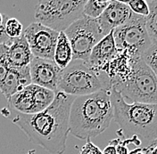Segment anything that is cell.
Segmentation results:
<instances>
[{
	"instance_id": "6da1fadb",
	"label": "cell",
	"mask_w": 157,
	"mask_h": 154,
	"mask_svg": "<svg viewBox=\"0 0 157 154\" xmlns=\"http://www.w3.org/2000/svg\"><path fill=\"white\" fill-rule=\"evenodd\" d=\"M74 98L57 92L53 103L37 114L28 115L13 111L12 122L27 135L30 143L50 153L63 154L70 134V111Z\"/></svg>"
},
{
	"instance_id": "7a4b0ae2",
	"label": "cell",
	"mask_w": 157,
	"mask_h": 154,
	"mask_svg": "<svg viewBox=\"0 0 157 154\" xmlns=\"http://www.w3.org/2000/svg\"><path fill=\"white\" fill-rule=\"evenodd\" d=\"M113 118L120 129L119 135L129 144L148 147L157 139V104L127 103L113 88H111Z\"/></svg>"
},
{
	"instance_id": "3957f363",
	"label": "cell",
	"mask_w": 157,
	"mask_h": 154,
	"mask_svg": "<svg viewBox=\"0 0 157 154\" xmlns=\"http://www.w3.org/2000/svg\"><path fill=\"white\" fill-rule=\"evenodd\" d=\"M113 119L110 91L75 97L70 111V134L80 140L97 137L107 129Z\"/></svg>"
},
{
	"instance_id": "277c9868",
	"label": "cell",
	"mask_w": 157,
	"mask_h": 154,
	"mask_svg": "<svg viewBox=\"0 0 157 154\" xmlns=\"http://www.w3.org/2000/svg\"><path fill=\"white\" fill-rule=\"evenodd\" d=\"M111 88V82L105 73H97L85 61L72 60L67 67L61 70L57 92L77 97L102 90L110 91Z\"/></svg>"
},
{
	"instance_id": "5b68a950",
	"label": "cell",
	"mask_w": 157,
	"mask_h": 154,
	"mask_svg": "<svg viewBox=\"0 0 157 154\" xmlns=\"http://www.w3.org/2000/svg\"><path fill=\"white\" fill-rule=\"evenodd\" d=\"M112 88L128 103L157 104V77L142 57L133 58L130 75Z\"/></svg>"
},
{
	"instance_id": "8992f818",
	"label": "cell",
	"mask_w": 157,
	"mask_h": 154,
	"mask_svg": "<svg viewBox=\"0 0 157 154\" xmlns=\"http://www.w3.org/2000/svg\"><path fill=\"white\" fill-rule=\"evenodd\" d=\"M86 0H42L35 6L36 22L57 32L65 31L83 17Z\"/></svg>"
},
{
	"instance_id": "52a82bcc",
	"label": "cell",
	"mask_w": 157,
	"mask_h": 154,
	"mask_svg": "<svg viewBox=\"0 0 157 154\" xmlns=\"http://www.w3.org/2000/svg\"><path fill=\"white\" fill-rule=\"evenodd\" d=\"M113 38L118 50L126 51L132 58L142 57L152 45L146 17L133 13L124 25L113 30Z\"/></svg>"
},
{
	"instance_id": "ba28073f",
	"label": "cell",
	"mask_w": 157,
	"mask_h": 154,
	"mask_svg": "<svg viewBox=\"0 0 157 154\" xmlns=\"http://www.w3.org/2000/svg\"><path fill=\"white\" fill-rule=\"evenodd\" d=\"M71 43L73 60L88 62L92 49L105 36L97 19L83 16L64 31Z\"/></svg>"
},
{
	"instance_id": "9c48e42d",
	"label": "cell",
	"mask_w": 157,
	"mask_h": 154,
	"mask_svg": "<svg viewBox=\"0 0 157 154\" xmlns=\"http://www.w3.org/2000/svg\"><path fill=\"white\" fill-rule=\"evenodd\" d=\"M59 33L60 32L34 21L24 30L23 35L28 41L34 57L54 60Z\"/></svg>"
},
{
	"instance_id": "30bf717a",
	"label": "cell",
	"mask_w": 157,
	"mask_h": 154,
	"mask_svg": "<svg viewBox=\"0 0 157 154\" xmlns=\"http://www.w3.org/2000/svg\"><path fill=\"white\" fill-rule=\"evenodd\" d=\"M61 69L54 60L33 57L29 62L31 83L39 87L57 92Z\"/></svg>"
},
{
	"instance_id": "8fae6325",
	"label": "cell",
	"mask_w": 157,
	"mask_h": 154,
	"mask_svg": "<svg viewBox=\"0 0 157 154\" xmlns=\"http://www.w3.org/2000/svg\"><path fill=\"white\" fill-rule=\"evenodd\" d=\"M131 14L132 12L123 1H111L107 8L97 20L104 35L107 36L113 30L124 25Z\"/></svg>"
},
{
	"instance_id": "7c38bea8",
	"label": "cell",
	"mask_w": 157,
	"mask_h": 154,
	"mask_svg": "<svg viewBox=\"0 0 157 154\" xmlns=\"http://www.w3.org/2000/svg\"><path fill=\"white\" fill-rule=\"evenodd\" d=\"M118 49L113 38V30L102 39L92 49L88 64L97 73H100L108 62L117 54Z\"/></svg>"
},
{
	"instance_id": "4fadbf2b",
	"label": "cell",
	"mask_w": 157,
	"mask_h": 154,
	"mask_svg": "<svg viewBox=\"0 0 157 154\" xmlns=\"http://www.w3.org/2000/svg\"><path fill=\"white\" fill-rule=\"evenodd\" d=\"M133 58L126 51L118 50L114 55L101 72L105 73L112 87L124 82L131 73Z\"/></svg>"
},
{
	"instance_id": "5bb4252c",
	"label": "cell",
	"mask_w": 157,
	"mask_h": 154,
	"mask_svg": "<svg viewBox=\"0 0 157 154\" xmlns=\"http://www.w3.org/2000/svg\"><path fill=\"white\" fill-rule=\"evenodd\" d=\"M30 84L32 83L29 73V65L20 69L11 67L6 77L0 86V92L5 96L6 100H8L14 94L20 92Z\"/></svg>"
},
{
	"instance_id": "9a60e30c",
	"label": "cell",
	"mask_w": 157,
	"mask_h": 154,
	"mask_svg": "<svg viewBox=\"0 0 157 154\" xmlns=\"http://www.w3.org/2000/svg\"><path fill=\"white\" fill-rule=\"evenodd\" d=\"M7 54L10 66L17 69L29 66V62L34 57L23 33L21 37L12 40Z\"/></svg>"
},
{
	"instance_id": "2e32d148",
	"label": "cell",
	"mask_w": 157,
	"mask_h": 154,
	"mask_svg": "<svg viewBox=\"0 0 157 154\" xmlns=\"http://www.w3.org/2000/svg\"><path fill=\"white\" fill-rule=\"evenodd\" d=\"M7 101L8 107L12 108L16 112L28 115L39 113L33 92V84H30L20 92L14 94Z\"/></svg>"
},
{
	"instance_id": "e0dca14e",
	"label": "cell",
	"mask_w": 157,
	"mask_h": 154,
	"mask_svg": "<svg viewBox=\"0 0 157 154\" xmlns=\"http://www.w3.org/2000/svg\"><path fill=\"white\" fill-rule=\"evenodd\" d=\"M73 60V54L71 43L64 31L59 33L57 43L55 49L54 61L61 69L68 66Z\"/></svg>"
},
{
	"instance_id": "ac0fdd59",
	"label": "cell",
	"mask_w": 157,
	"mask_h": 154,
	"mask_svg": "<svg viewBox=\"0 0 157 154\" xmlns=\"http://www.w3.org/2000/svg\"><path fill=\"white\" fill-rule=\"evenodd\" d=\"M149 15L146 18L147 29L152 44H157V0H147Z\"/></svg>"
},
{
	"instance_id": "d6986e66",
	"label": "cell",
	"mask_w": 157,
	"mask_h": 154,
	"mask_svg": "<svg viewBox=\"0 0 157 154\" xmlns=\"http://www.w3.org/2000/svg\"><path fill=\"white\" fill-rule=\"evenodd\" d=\"M110 3L111 1L88 0L84 6L83 16H87L91 19H98L107 8Z\"/></svg>"
},
{
	"instance_id": "ffe728a7",
	"label": "cell",
	"mask_w": 157,
	"mask_h": 154,
	"mask_svg": "<svg viewBox=\"0 0 157 154\" xmlns=\"http://www.w3.org/2000/svg\"><path fill=\"white\" fill-rule=\"evenodd\" d=\"M4 25L6 36L9 39H14L22 35V24L16 18H9L6 14H4Z\"/></svg>"
},
{
	"instance_id": "44dd1931",
	"label": "cell",
	"mask_w": 157,
	"mask_h": 154,
	"mask_svg": "<svg viewBox=\"0 0 157 154\" xmlns=\"http://www.w3.org/2000/svg\"><path fill=\"white\" fill-rule=\"evenodd\" d=\"M8 47L9 45L7 44L0 45V86L11 69L8 61V54H7Z\"/></svg>"
},
{
	"instance_id": "7402d4cb",
	"label": "cell",
	"mask_w": 157,
	"mask_h": 154,
	"mask_svg": "<svg viewBox=\"0 0 157 154\" xmlns=\"http://www.w3.org/2000/svg\"><path fill=\"white\" fill-rule=\"evenodd\" d=\"M123 3L128 6L130 11L135 14L146 17V18L149 15L150 10L146 0H131V1H127Z\"/></svg>"
},
{
	"instance_id": "603a6c76",
	"label": "cell",
	"mask_w": 157,
	"mask_h": 154,
	"mask_svg": "<svg viewBox=\"0 0 157 154\" xmlns=\"http://www.w3.org/2000/svg\"><path fill=\"white\" fill-rule=\"evenodd\" d=\"M142 58L157 77V44H152Z\"/></svg>"
},
{
	"instance_id": "cb8c5ba5",
	"label": "cell",
	"mask_w": 157,
	"mask_h": 154,
	"mask_svg": "<svg viewBox=\"0 0 157 154\" xmlns=\"http://www.w3.org/2000/svg\"><path fill=\"white\" fill-rule=\"evenodd\" d=\"M78 154H103V151L94 145L91 139H88L87 143L81 147Z\"/></svg>"
},
{
	"instance_id": "d4e9b609",
	"label": "cell",
	"mask_w": 157,
	"mask_h": 154,
	"mask_svg": "<svg viewBox=\"0 0 157 154\" xmlns=\"http://www.w3.org/2000/svg\"><path fill=\"white\" fill-rule=\"evenodd\" d=\"M128 145H129V143L127 140L124 141H121V139L118 141L116 144V152L117 154H128L129 153V150L128 148Z\"/></svg>"
},
{
	"instance_id": "484cf974",
	"label": "cell",
	"mask_w": 157,
	"mask_h": 154,
	"mask_svg": "<svg viewBox=\"0 0 157 154\" xmlns=\"http://www.w3.org/2000/svg\"><path fill=\"white\" fill-rule=\"evenodd\" d=\"M119 140H120V138L112 140L109 143V145L104 149L103 154H117V152H116V144H117Z\"/></svg>"
},
{
	"instance_id": "4316f807",
	"label": "cell",
	"mask_w": 157,
	"mask_h": 154,
	"mask_svg": "<svg viewBox=\"0 0 157 154\" xmlns=\"http://www.w3.org/2000/svg\"><path fill=\"white\" fill-rule=\"evenodd\" d=\"M5 22V21H4ZM12 39H9L6 34V31H5V25L3 23V25L0 27V45L2 44H7L10 45L11 42H12Z\"/></svg>"
},
{
	"instance_id": "83f0119b",
	"label": "cell",
	"mask_w": 157,
	"mask_h": 154,
	"mask_svg": "<svg viewBox=\"0 0 157 154\" xmlns=\"http://www.w3.org/2000/svg\"><path fill=\"white\" fill-rule=\"evenodd\" d=\"M143 150L146 152V154H157V145H154V146H151V147L143 148Z\"/></svg>"
},
{
	"instance_id": "f1b7e54d",
	"label": "cell",
	"mask_w": 157,
	"mask_h": 154,
	"mask_svg": "<svg viewBox=\"0 0 157 154\" xmlns=\"http://www.w3.org/2000/svg\"><path fill=\"white\" fill-rule=\"evenodd\" d=\"M128 154H146V152H144L142 147H137V148L134 149V150L129 151V153Z\"/></svg>"
},
{
	"instance_id": "f546056e",
	"label": "cell",
	"mask_w": 157,
	"mask_h": 154,
	"mask_svg": "<svg viewBox=\"0 0 157 154\" xmlns=\"http://www.w3.org/2000/svg\"><path fill=\"white\" fill-rule=\"evenodd\" d=\"M3 23H4V14L0 13V27L3 25Z\"/></svg>"
},
{
	"instance_id": "4dcf8cb0",
	"label": "cell",
	"mask_w": 157,
	"mask_h": 154,
	"mask_svg": "<svg viewBox=\"0 0 157 154\" xmlns=\"http://www.w3.org/2000/svg\"><path fill=\"white\" fill-rule=\"evenodd\" d=\"M157 145V139L155 140V142H154V143H152L151 145H149L148 147H151V146H154V145Z\"/></svg>"
}]
</instances>
